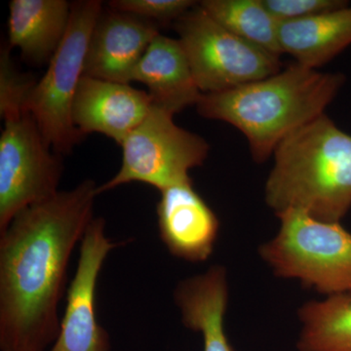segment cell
Here are the masks:
<instances>
[{"mask_svg":"<svg viewBox=\"0 0 351 351\" xmlns=\"http://www.w3.org/2000/svg\"><path fill=\"white\" fill-rule=\"evenodd\" d=\"M202 94L219 93L276 75L279 57L235 36L197 4L175 22Z\"/></svg>","mask_w":351,"mask_h":351,"instance_id":"8992f818","label":"cell"},{"mask_svg":"<svg viewBox=\"0 0 351 351\" xmlns=\"http://www.w3.org/2000/svg\"><path fill=\"white\" fill-rule=\"evenodd\" d=\"M195 5V2L191 0H112L108 2V6L113 10L160 23L176 22Z\"/></svg>","mask_w":351,"mask_h":351,"instance_id":"d6986e66","label":"cell"},{"mask_svg":"<svg viewBox=\"0 0 351 351\" xmlns=\"http://www.w3.org/2000/svg\"><path fill=\"white\" fill-rule=\"evenodd\" d=\"M66 0H12L9 4L8 44L29 63L49 64L71 22Z\"/></svg>","mask_w":351,"mask_h":351,"instance_id":"9a60e30c","label":"cell"},{"mask_svg":"<svg viewBox=\"0 0 351 351\" xmlns=\"http://www.w3.org/2000/svg\"><path fill=\"white\" fill-rule=\"evenodd\" d=\"M120 244L110 241L106 234L105 219H92L80 244L59 335L49 351H110L108 332L97 319L95 298L104 263Z\"/></svg>","mask_w":351,"mask_h":351,"instance_id":"9c48e42d","label":"cell"},{"mask_svg":"<svg viewBox=\"0 0 351 351\" xmlns=\"http://www.w3.org/2000/svg\"><path fill=\"white\" fill-rule=\"evenodd\" d=\"M184 326L200 332L203 351H234L226 335L228 302L225 267L213 265L204 274L184 279L174 293Z\"/></svg>","mask_w":351,"mask_h":351,"instance_id":"5bb4252c","label":"cell"},{"mask_svg":"<svg viewBox=\"0 0 351 351\" xmlns=\"http://www.w3.org/2000/svg\"><path fill=\"white\" fill-rule=\"evenodd\" d=\"M173 117L152 105L142 123L120 145V169L98 186V195L128 182H143L162 191L193 181L189 171L204 163L209 145L200 136L178 126Z\"/></svg>","mask_w":351,"mask_h":351,"instance_id":"ba28073f","label":"cell"},{"mask_svg":"<svg viewBox=\"0 0 351 351\" xmlns=\"http://www.w3.org/2000/svg\"><path fill=\"white\" fill-rule=\"evenodd\" d=\"M280 226L258 255L274 276L327 297L351 295V232L302 210L277 214Z\"/></svg>","mask_w":351,"mask_h":351,"instance_id":"277c9868","label":"cell"},{"mask_svg":"<svg viewBox=\"0 0 351 351\" xmlns=\"http://www.w3.org/2000/svg\"><path fill=\"white\" fill-rule=\"evenodd\" d=\"M0 233L25 208L56 195L63 173L60 154L53 152L27 107L0 112Z\"/></svg>","mask_w":351,"mask_h":351,"instance_id":"52a82bcc","label":"cell"},{"mask_svg":"<svg viewBox=\"0 0 351 351\" xmlns=\"http://www.w3.org/2000/svg\"><path fill=\"white\" fill-rule=\"evenodd\" d=\"M158 34V25L151 21L113 9L101 11L88 44L84 75L130 84L138 64Z\"/></svg>","mask_w":351,"mask_h":351,"instance_id":"30bf717a","label":"cell"},{"mask_svg":"<svg viewBox=\"0 0 351 351\" xmlns=\"http://www.w3.org/2000/svg\"><path fill=\"white\" fill-rule=\"evenodd\" d=\"M200 6L219 24L247 43L280 57L279 22L262 0H204Z\"/></svg>","mask_w":351,"mask_h":351,"instance_id":"ac0fdd59","label":"cell"},{"mask_svg":"<svg viewBox=\"0 0 351 351\" xmlns=\"http://www.w3.org/2000/svg\"><path fill=\"white\" fill-rule=\"evenodd\" d=\"M343 82L341 73H320L295 63L242 86L202 94L196 108L202 117L241 131L254 160L265 162L284 138L324 114Z\"/></svg>","mask_w":351,"mask_h":351,"instance_id":"7a4b0ae2","label":"cell"},{"mask_svg":"<svg viewBox=\"0 0 351 351\" xmlns=\"http://www.w3.org/2000/svg\"><path fill=\"white\" fill-rule=\"evenodd\" d=\"M274 154L265 188L270 209L341 223L351 208V135L324 113L284 138Z\"/></svg>","mask_w":351,"mask_h":351,"instance_id":"3957f363","label":"cell"},{"mask_svg":"<svg viewBox=\"0 0 351 351\" xmlns=\"http://www.w3.org/2000/svg\"><path fill=\"white\" fill-rule=\"evenodd\" d=\"M156 211L159 235L171 255L189 263H203L211 257L219 221L196 193L193 181L160 191Z\"/></svg>","mask_w":351,"mask_h":351,"instance_id":"7c38bea8","label":"cell"},{"mask_svg":"<svg viewBox=\"0 0 351 351\" xmlns=\"http://www.w3.org/2000/svg\"><path fill=\"white\" fill-rule=\"evenodd\" d=\"M298 316V351H351V295L307 302Z\"/></svg>","mask_w":351,"mask_h":351,"instance_id":"e0dca14e","label":"cell"},{"mask_svg":"<svg viewBox=\"0 0 351 351\" xmlns=\"http://www.w3.org/2000/svg\"><path fill=\"white\" fill-rule=\"evenodd\" d=\"M133 82L145 85L152 105L172 115L197 105L202 95L179 39L160 34L138 64Z\"/></svg>","mask_w":351,"mask_h":351,"instance_id":"4fadbf2b","label":"cell"},{"mask_svg":"<svg viewBox=\"0 0 351 351\" xmlns=\"http://www.w3.org/2000/svg\"><path fill=\"white\" fill-rule=\"evenodd\" d=\"M97 189L85 180L59 191L0 233V350L46 351L56 341L69 258L94 219Z\"/></svg>","mask_w":351,"mask_h":351,"instance_id":"6da1fadb","label":"cell"},{"mask_svg":"<svg viewBox=\"0 0 351 351\" xmlns=\"http://www.w3.org/2000/svg\"><path fill=\"white\" fill-rule=\"evenodd\" d=\"M267 11L279 23L306 19L348 6L341 0H262Z\"/></svg>","mask_w":351,"mask_h":351,"instance_id":"ffe728a7","label":"cell"},{"mask_svg":"<svg viewBox=\"0 0 351 351\" xmlns=\"http://www.w3.org/2000/svg\"><path fill=\"white\" fill-rule=\"evenodd\" d=\"M279 43L298 64L315 69L351 44V7L306 19L279 23Z\"/></svg>","mask_w":351,"mask_h":351,"instance_id":"2e32d148","label":"cell"},{"mask_svg":"<svg viewBox=\"0 0 351 351\" xmlns=\"http://www.w3.org/2000/svg\"><path fill=\"white\" fill-rule=\"evenodd\" d=\"M147 92L125 83L83 75L73 104V121L83 135L100 133L119 145L149 114Z\"/></svg>","mask_w":351,"mask_h":351,"instance_id":"8fae6325","label":"cell"},{"mask_svg":"<svg viewBox=\"0 0 351 351\" xmlns=\"http://www.w3.org/2000/svg\"><path fill=\"white\" fill-rule=\"evenodd\" d=\"M101 11L98 0L71 3V22L64 40L27 98V110L57 154H69L85 137L73 123L71 112L84 75L88 44Z\"/></svg>","mask_w":351,"mask_h":351,"instance_id":"5b68a950","label":"cell"}]
</instances>
